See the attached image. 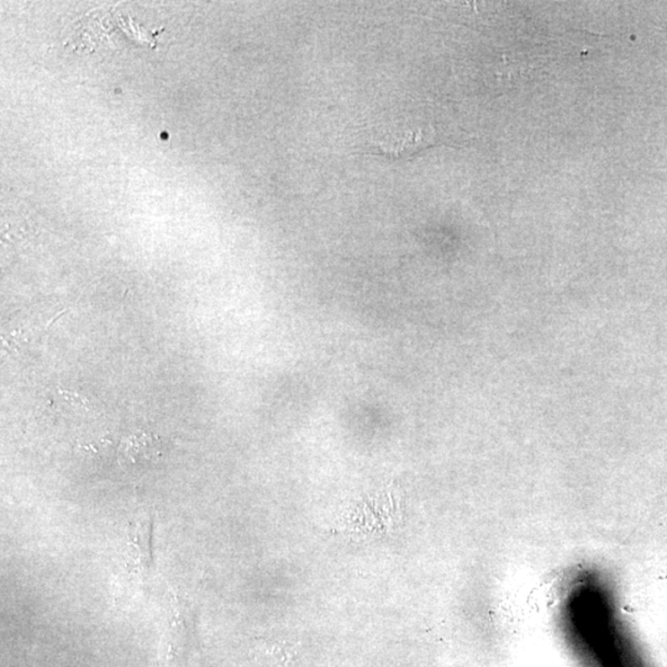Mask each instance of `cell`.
Returning <instances> with one entry per match:
<instances>
[{"mask_svg":"<svg viewBox=\"0 0 667 667\" xmlns=\"http://www.w3.org/2000/svg\"><path fill=\"white\" fill-rule=\"evenodd\" d=\"M439 144L437 134L432 128H417L405 131L403 137L382 138L369 144L366 153L378 155L386 160L398 163V161H411L425 148Z\"/></svg>","mask_w":667,"mask_h":667,"instance_id":"obj_1","label":"cell"},{"mask_svg":"<svg viewBox=\"0 0 667 667\" xmlns=\"http://www.w3.org/2000/svg\"><path fill=\"white\" fill-rule=\"evenodd\" d=\"M157 452V442L147 434H138L131 438L125 445L124 460L137 464L138 461L153 460Z\"/></svg>","mask_w":667,"mask_h":667,"instance_id":"obj_2","label":"cell"}]
</instances>
